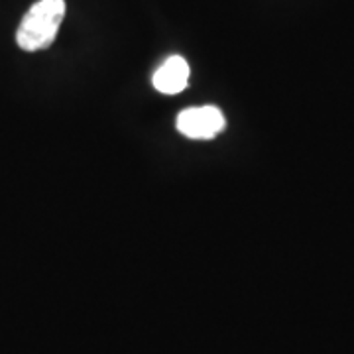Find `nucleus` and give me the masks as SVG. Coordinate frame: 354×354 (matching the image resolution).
I'll return each mask as SVG.
<instances>
[{
    "label": "nucleus",
    "mask_w": 354,
    "mask_h": 354,
    "mask_svg": "<svg viewBox=\"0 0 354 354\" xmlns=\"http://www.w3.org/2000/svg\"><path fill=\"white\" fill-rule=\"evenodd\" d=\"M65 16V0H38L32 4L16 32V44L24 51L50 48Z\"/></svg>",
    "instance_id": "f257e3e1"
},
{
    "label": "nucleus",
    "mask_w": 354,
    "mask_h": 354,
    "mask_svg": "<svg viewBox=\"0 0 354 354\" xmlns=\"http://www.w3.org/2000/svg\"><path fill=\"white\" fill-rule=\"evenodd\" d=\"M227 127L225 114L216 106H193L177 116V130L191 140H211Z\"/></svg>",
    "instance_id": "f03ea898"
},
{
    "label": "nucleus",
    "mask_w": 354,
    "mask_h": 354,
    "mask_svg": "<svg viewBox=\"0 0 354 354\" xmlns=\"http://www.w3.org/2000/svg\"><path fill=\"white\" fill-rule=\"evenodd\" d=\"M153 87L164 95H177L187 87L189 65L181 55H171L153 73Z\"/></svg>",
    "instance_id": "7ed1b4c3"
}]
</instances>
